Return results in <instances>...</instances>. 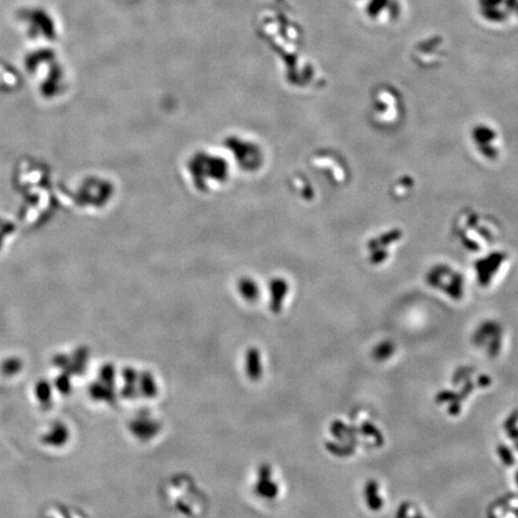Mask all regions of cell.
Returning <instances> with one entry per match:
<instances>
[{"mask_svg": "<svg viewBox=\"0 0 518 518\" xmlns=\"http://www.w3.org/2000/svg\"><path fill=\"white\" fill-rule=\"evenodd\" d=\"M161 499L166 509L185 518H197L205 512L209 500L192 476L175 474L162 483Z\"/></svg>", "mask_w": 518, "mask_h": 518, "instance_id": "6da1fadb", "label": "cell"}, {"mask_svg": "<svg viewBox=\"0 0 518 518\" xmlns=\"http://www.w3.org/2000/svg\"><path fill=\"white\" fill-rule=\"evenodd\" d=\"M248 490L252 498L264 506H276L283 499L286 487L281 473L271 463H261L253 469Z\"/></svg>", "mask_w": 518, "mask_h": 518, "instance_id": "7a4b0ae2", "label": "cell"}, {"mask_svg": "<svg viewBox=\"0 0 518 518\" xmlns=\"http://www.w3.org/2000/svg\"><path fill=\"white\" fill-rule=\"evenodd\" d=\"M128 434L139 444H152L165 431L163 418L154 409L144 407L134 411L126 424Z\"/></svg>", "mask_w": 518, "mask_h": 518, "instance_id": "3957f363", "label": "cell"}, {"mask_svg": "<svg viewBox=\"0 0 518 518\" xmlns=\"http://www.w3.org/2000/svg\"><path fill=\"white\" fill-rule=\"evenodd\" d=\"M241 369L245 378L251 383H258L263 380L267 374V356L262 353L261 349L248 348L244 353L241 360Z\"/></svg>", "mask_w": 518, "mask_h": 518, "instance_id": "277c9868", "label": "cell"}]
</instances>
